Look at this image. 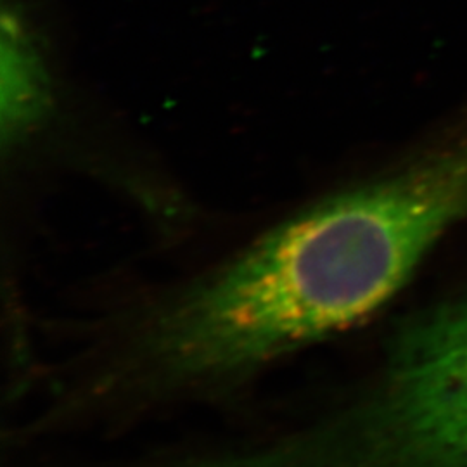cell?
Returning <instances> with one entry per match:
<instances>
[{"label": "cell", "mask_w": 467, "mask_h": 467, "mask_svg": "<svg viewBox=\"0 0 467 467\" xmlns=\"http://www.w3.org/2000/svg\"><path fill=\"white\" fill-rule=\"evenodd\" d=\"M434 244L418 206L379 173L210 267L127 285L46 327L5 441L98 447L235 409L277 368L378 314Z\"/></svg>", "instance_id": "6da1fadb"}, {"label": "cell", "mask_w": 467, "mask_h": 467, "mask_svg": "<svg viewBox=\"0 0 467 467\" xmlns=\"http://www.w3.org/2000/svg\"><path fill=\"white\" fill-rule=\"evenodd\" d=\"M217 467H467V298L401 322L362 381L234 433Z\"/></svg>", "instance_id": "7a4b0ae2"}, {"label": "cell", "mask_w": 467, "mask_h": 467, "mask_svg": "<svg viewBox=\"0 0 467 467\" xmlns=\"http://www.w3.org/2000/svg\"><path fill=\"white\" fill-rule=\"evenodd\" d=\"M2 73L4 134L16 139L44 115L49 96L38 50L16 16L2 23Z\"/></svg>", "instance_id": "3957f363"}]
</instances>
